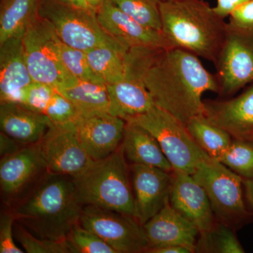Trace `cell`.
I'll list each match as a JSON object with an SVG mask.
<instances>
[{
  "label": "cell",
  "mask_w": 253,
  "mask_h": 253,
  "mask_svg": "<svg viewBox=\"0 0 253 253\" xmlns=\"http://www.w3.org/2000/svg\"><path fill=\"white\" fill-rule=\"evenodd\" d=\"M22 41L33 82L59 88L76 78L61 62L59 37L51 24L39 14L30 23Z\"/></svg>",
  "instance_id": "9"
},
{
  "label": "cell",
  "mask_w": 253,
  "mask_h": 253,
  "mask_svg": "<svg viewBox=\"0 0 253 253\" xmlns=\"http://www.w3.org/2000/svg\"><path fill=\"white\" fill-rule=\"evenodd\" d=\"M52 123L22 103H0L1 131L23 144H38Z\"/></svg>",
  "instance_id": "21"
},
{
  "label": "cell",
  "mask_w": 253,
  "mask_h": 253,
  "mask_svg": "<svg viewBox=\"0 0 253 253\" xmlns=\"http://www.w3.org/2000/svg\"><path fill=\"white\" fill-rule=\"evenodd\" d=\"M59 52L63 66L73 77L80 81L105 84L93 71L86 51L68 46L59 39Z\"/></svg>",
  "instance_id": "31"
},
{
  "label": "cell",
  "mask_w": 253,
  "mask_h": 253,
  "mask_svg": "<svg viewBox=\"0 0 253 253\" xmlns=\"http://www.w3.org/2000/svg\"><path fill=\"white\" fill-rule=\"evenodd\" d=\"M38 14L51 24L65 44L89 51L117 41L102 29L96 11L81 9L63 0H38Z\"/></svg>",
  "instance_id": "8"
},
{
  "label": "cell",
  "mask_w": 253,
  "mask_h": 253,
  "mask_svg": "<svg viewBox=\"0 0 253 253\" xmlns=\"http://www.w3.org/2000/svg\"><path fill=\"white\" fill-rule=\"evenodd\" d=\"M33 83L22 38H11L0 44V102L22 103Z\"/></svg>",
  "instance_id": "19"
},
{
  "label": "cell",
  "mask_w": 253,
  "mask_h": 253,
  "mask_svg": "<svg viewBox=\"0 0 253 253\" xmlns=\"http://www.w3.org/2000/svg\"><path fill=\"white\" fill-rule=\"evenodd\" d=\"M38 14V0H1L0 44L11 38H22Z\"/></svg>",
  "instance_id": "26"
},
{
  "label": "cell",
  "mask_w": 253,
  "mask_h": 253,
  "mask_svg": "<svg viewBox=\"0 0 253 253\" xmlns=\"http://www.w3.org/2000/svg\"><path fill=\"white\" fill-rule=\"evenodd\" d=\"M149 247L168 245L188 246L195 250L199 229L168 202L143 225Z\"/></svg>",
  "instance_id": "20"
},
{
  "label": "cell",
  "mask_w": 253,
  "mask_h": 253,
  "mask_svg": "<svg viewBox=\"0 0 253 253\" xmlns=\"http://www.w3.org/2000/svg\"><path fill=\"white\" fill-rule=\"evenodd\" d=\"M26 145L10 137L2 131L0 133V155H1V158L14 154L16 151L22 149Z\"/></svg>",
  "instance_id": "37"
},
{
  "label": "cell",
  "mask_w": 253,
  "mask_h": 253,
  "mask_svg": "<svg viewBox=\"0 0 253 253\" xmlns=\"http://www.w3.org/2000/svg\"><path fill=\"white\" fill-rule=\"evenodd\" d=\"M161 1H174V0H161Z\"/></svg>",
  "instance_id": "41"
},
{
  "label": "cell",
  "mask_w": 253,
  "mask_h": 253,
  "mask_svg": "<svg viewBox=\"0 0 253 253\" xmlns=\"http://www.w3.org/2000/svg\"><path fill=\"white\" fill-rule=\"evenodd\" d=\"M22 104L49 118L53 123L74 121L78 112L71 101L54 86L33 83L25 92Z\"/></svg>",
  "instance_id": "23"
},
{
  "label": "cell",
  "mask_w": 253,
  "mask_h": 253,
  "mask_svg": "<svg viewBox=\"0 0 253 253\" xmlns=\"http://www.w3.org/2000/svg\"><path fill=\"white\" fill-rule=\"evenodd\" d=\"M219 94L232 97L253 83V29L228 23L225 41L215 63Z\"/></svg>",
  "instance_id": "11"
},
{
  "label": "cell",
  "mask_w": 253,
  "mask_h": 253,
  "mask_svg": "<svg viewBox=\"0 0 253 253\" xmlns=\"http://www.w3.org/2000/svg\"><path fill=\"white\" fill-rule=\"evenodd\" d=\"M229 24L244 29H253V0L240 6L229 16Z\"/></svg>",
  "instance_id": "35"
},
{
  "label": "cell",
  "mask_w": 253,
  "mask_h": 253,
  "mask_svg": "<svg viewBox=\"0 0 253 253\" xmlns=\"http://www.w3.org/2000/svg\"><path fill=\"white\" fill-rule=\"evenodd\" d=\"M129 46L118 41L86 51L93 71L106 85L121 81L124 76L126 54Z\"/></svg>",
  "instance_id": "25"
},
{
  "label": "cell",
  "mask_w": 253,
  "mask_h": 253,
  "mask_svg": "<svg viewBox=\"0 0 253 253\" xmlns=\"http://www.w3.org/2000/svg\"><path fill=\"white\" fill-rule=\"evenodd\" d=\"M71 253H117L99 236L77 224L67 239Z\"/></svg>",
  "instance_id": "33"
},
{
  "label": "cell",
  "mask_w": 253,
  "mask_h": 253,
  "mask_svg": "<svg viewBox=\"0 0 253 253\" xmlns=\"http://www.w3.org/2000/svg\"><path fill=\"white\" fill-rule=\"evenodd\" d=\"M127 162L121 146L107 158L93 161L85 170L73 177L83 206L117 211L136 219L130 166Z\"/></svg>",
  "instance_id": "4"
},
{
  "label": "cell",
  "mask_w": 253,
  "mask_h": 253,
  "mask_svg": "<svg viewBox=\"0 0 253 253\" xmlns=\"http://www.w3.org/2000/svg\"><path fill=\"white\" fill-rule=\"evenodd\" d=\"M169 204L200 233L209 230L218 222L206 190L192 174L174 172Z\"/></svg>",
  "instance_id": "18"
},
{
  "label": "cell",
  "mask_w": 253,
  "mask_h": 253,
  "mask_svg": "<svg viewBox=\"0 0 253 253\" xmlns=\"http://www.w3.org/2000/svg\"><path fill=\"white\" fill-rule=\"evenodd\" d=\"M206 117L231 137L253 142V83L239 96L204 100Z\"/></svg>",
  "instance_id": "17"
},
{
  "label": "cell",
  "mask_w": 253,
  "mask_h": 253,
  "mask_svg": "<svg viewBox=\"0 0 253 253\" xmlns=\"http://www.w3.org/2000/svg\"><path fill=\"white\" fill-rule=\"evenodd\" d=\"M14 237L25 252L28 253H71L66 240L41 239L17 221L14 224Z\"/></svg>",
  "instance_id": "32"
},
{
  "label": "cell",
  "mask_w": 253,
  "mask_h": 253,
  "mask_svg": "<svg viewBox=\"0 0 253 253\" xmlns=\"http://www.w3.org/2000/svg\"><path fill=\"white\" fill-rule=\"evenodd\" d=\"M80 224L99 236L117 253H146L149 249L143 225L124 213L84 206Z\"/></svg>",
  "instance_id": "10"
},
{
  "label": "cell",
  "mask_w": 253,
  "mask_h": 253,
  "mask_svg": "<svg viewBox=\"0 0 253 253\" xmlns=\"http://www.w3.org/2000/svg\"><path fill=\"white\" fill-rule=\"evenodd\" d=\"M84 207L73 176L47 172L11 208L16 221L41 238L66 240Z\"/></svg>",
  "instance_id": "2"
},
{
  "label": "cell",
  "mask_w": 253,
  "mask_h": 253,
  "mask_svg": "<svg viewBox=\"0 0 253 253\" xmlns=\"http://www.w3.org/2000/svg\"><path fill=\"white\" fill-rule=\"evenodd\" d=\"M195 250L188 246L168 245L160 247L149 248L146 253H194Z\"/></svg>",
  "instance_id": "38"
},
{
  "label": "cell",
  "mask_w": 253,
  "mask_h": 253,
  "mask_svg": "<svg viewBox=\"0 0 253 253\" xmlns=\"http://www.w3.org/2000/svg\"><path fill=\"white\" fill-rule=\"evenodd\" d=\"M16 217L12 210L8 208L0 215V253H23L24 251L14 242Z\"/></svg>",
  "instance_id": "34"
},
{
  "label": "cell",
  "mask_w": 253,
  "mask_h": 253,
  "mask_svg": "<svg viewBox=\"0 0 253 253\" xmlns=\"http://www.w3.org/2000/svg\"><path fill=\"white\" fill-rule=\"evenodd\" d=\"M219 162L244 180L253 179V142L233 139Z\"/></svg>",
  "instance_id": "30"
},
{
  "label": "cell",
  "mask_w": 253,
  "mask_h": 253,
  "mask_svg": "<svg viewBox=\"0 0 253 253\" xmlns=\"http://www.w3.org/2000/svg\"><path fill=\"white\" fill-rule=\"evenodd\" d=\"M244 183L248 205L253 213V179L244 180Z\"/></svg>",
  "instance_id": "39"
},
{
  "label": "cell",
  "mask_w": 253,
  "mask_h": 253,
  "mask_svg": "<svg viewBox=\"0 0 253 253\" xmlns=\"http://www.w3.org/2000/svg\"><path fill=\"white\" fill-rule=\"evenodd\" d=\"M129 166L136 219L144 225L169 202L174 172L144 165Z\"/></svg>",
  "instance_id": "14"
},
{
  "label": "cell",
  "mask_w": 253,
  "mask_h": 253,
  "mask_svg": "<svg viewBox=\"0 0 253 253\" xmlns=\"http://www.w3.org/2000/svg\"><path fill=\"white\" fill-rule=\"evenodd\" d=\"M199 58L180 48L160 50L145 78L154 104L185 126L191 118L204 114L203 94L219 91L215 74L206 69Z\"/></svg>",
  "instance_id": "1"
},
{
  "label": "cell",
  "mask_w": 253,
  "mask_h": 253,
  "mask_svg": "<svg viewBox=\"0 0 253 253\" xmlns=\"http://www.w3.org/2000/svg\"><path fill=\"white\" fill-rule=\"evenodd\" d=\"M57 89L74 106L78 116L109 112V92L104 83L75 78Z\"/></svg>",
  "instance_id": "24"
},
{
  "label": "cell",
  "mask_w": 253,
  "mask_h": 253,
  "mask_svg": "<svg viewBox=\"0 0 253 253\" xmlns=\"http://www.w3.org/2000/svg\"><path fill=\"white\" fill-rule=\"evenodd\" d=\"M250 0H217V5L212 7L213 11L221 18H225L240 6Z\"/></svg>",
  "instance_id": "36"
},
{
  "label": "cell",
  "mask_w": 253,
  "mask_h": 253,
  "mask_svg": "<svg viewBox=\"0 0 253 253\" xmlns=\"http://www.w3.org/2000/svg\"><path fill=\"white\" fill-rule=\"evenodd\" d=\"M161 32L173 47L215 64L227 33L228 23L204 0L161 1Z\"/></svg>",
  "instance_id": "3"
},
{
  "label": "cell",
  "mask_w": 253,
  "mask_h": 253,
  "mask_svg": "<svg viewBox=\"0 0 253 253\" xmlns=\"http://www.w3.org/2000/svg\"><path fill=\"white\" fill-rule=\"evenodd\" d=\"M236 231L217 222L209 230L200 233L195 253H244Z\"/></svg>",
  "instance_id": "28"
},
{
  "label": "cell",
  "mask_w": 253,
  "mask_h": 253,
  "mask_svg": "<svg viewBox=\"0 0 253 253\" xmlns=\"http://www.w3.org/2000/svg\"><path fill=\"white\" fill-rule=\"evenodd\" d=\"M39 144L50 173L75 177L94 161L81 144L74 121L52 123Z\"/></svg>",
  "instance_id": "12"
},
{
  "label": "cell",
  "mask_w": 253,
  "mask_h": 253,
  "mask_svg": "<svg viewBox=\"0 0 253 253\" xmlns=\"http://www.w3.org/2000/svg\"><path fill=\"white\" fill-rule=\"evenodd\" d=\"M192 175L206 190L218 222L236 231L253 222L241 176L211 158L200 163Z\"/></svg>",
  "instance_id": "5"
},
{
  "label": "cell",
  "mask_w": 253,
  "mask_h": 253,
  "mask_svg": "<svg viewBox=\"0 0 253 253\" xmlns=\"http://www.w3.org/2000/svg\"><path fill=\"white\" fill-rule=\"evenodd\" d=\"M63 1L68 3V4L72 5L73 6H76V7L81 8V9L93 10V11H94V9H91L90 6L87 4L85 0H63Z\"/></svg>",
  "instance_id": "40"
},
{
  "label": "cell",
  "mask_w": 253,
  "mask_h": 253,
  "mask_svg": "<svg viewBox=\"0 0 253 253\" xmlns=\"http://www.w3.org/2000/svg\"><path fill=\"white\" fill-rule=\"evenodd\" d=\"M96 16L100 26L109 36L129 47H173L162 32L141 24L109 0H104L96 11Z\"/></svg>",
  "instance_id": "16"
},
{
  "label": "cell",
  "mask_w": 253,
  "mask_h": 253,
  "mask_svg": "<svg viewBox=\"0 0 253 253\" xmlns=\"http://www.w3.org/2000/svg\"><path fill=\"white\" fill-rule=\"evenodd\" d=\"M161 49H163L129 48L123 79L107 85L109 113L126 121L154 107V101L145 84V78L156 54Z\"/></svg>",
  "instance_id": "7"
},
{
  "label": "cell",
  "mask_w": 253,
  "mask_h": 253,
  "mask_svg": "<svg viewBox=\"0 0 253 253\" xmlns=\"http://www.w3.org/2000/svg\"><path fill=\"white\" fill-rule=\"evenodd\" d=\"M47 172L38 144L26 145L14 154L1 158L0 189L4 204L14 206Z\"/></svg>",
  "instance_id": "13"
},
{
  "label": "cell",
  "mask_w": 253,
  "mask_h": 253,
  "mask_svg": "<svg viewBox=\"0 0 253 253\" xmlns=\"http://www.w3.org/2000/svg\"><path fill=\"white\" fill-rule=\"evenodd\" d=\"M126 122L144 128L156 138L174 172L193 174L200 163L210 158L184 123L156 105L147 112L128 118Z\"/></svg>",
  "instance_id": "6"
},
{
  "label": "cell",
  "mask_w": 253,
  "mask_h": 253,
  "mask_svg": "<svg viewBox=\"0 0 253 253\" xmlns=\"http://www.w3.org/2000/svg\"><path fill=\"white\" fill-rule=\"evenodd\" d=\"M186 126L200 147L215 161H219L233 140L229 133L211 123L204 114L191 118Z\"/></svg>",
  "instance_id": "27"
},
{
  "label": "cell",
  "mask_w": 253,
  "mask_h": 253,
  "mask_svg": "<svg viewBox=\"0 0 253 253\" xmlns=\"http://www.w3.org/2000/svg\"><path fill=\"white\" fill-rule=\"evenodd\" d=\"M80 140L94 161L107 158L122 144L126 121L109 112L81 115L75 119Z\"/></svg>",
  "instance_id": "15"
},
{
  "label": "cell",
  "mask_w": 253,
  "mask_h": 253,
  "mask_svg": "<svg viewBox=\"0 0 253 253\" xmlns=\"http://www.w3.org/2000/svg\"><path fill=\"white\" fill-rule=\"evenodd\" d=\"M125 14L146 27L161 32V0H109Z\"/></svg>",
  "instance_id": "29"
},
{
  "label": "cell",
  "mask_w": 253,
  "mask_h": 253,
  "mask_svg": "<svg viewBox=\"0 0 253 253\" xmlns=\"http://www.w3.org/2000/svg\"><path fill=\"white\" fill-rule=\"evenodd\" d=\"M121 146L126 161L130 164L144 165L173 172L159 143L144 128L126 122Z\"/></svg>",
  "instance_id": "22"
}]
</instances>
